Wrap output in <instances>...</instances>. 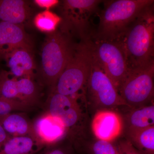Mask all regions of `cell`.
<instances>
[{
    "instance_id": "27",
    "label": "cell",
    "mask_w": 154,
    "mask_h": 154,
    "mask_svg": "<svg viewBox=\"0 0 154 154\" xmlns=\"http://www.w3.org/2000/svg\"></svg>"
},
{
    "instance_id": "15",
    "label": "cell",
    "mask_w": 154,
    "mask_h": 154,
    "mask_svg": "<svg viewBox=\"0 0 154 154\" xmlns=\"http://www.w3.org/2000/svg\"><path fill=\"white\" fill-rule=\"evenodd\" d=\"M5 59L13 76L32 79L36 68L32 51L22 48L15 50L6 56Z\"/></svg>"
},
{
    "instance_id": "5",
    "label": "cell",
    "mask_w": 154,
    "mask_h": 154,
    "mask_svg": "<svg viewBox=\"0 0 154 154\" xmlns=\"http://www.w3.org/2000/svg\"><path fill=\"white\" fill-rule=\"evenodd\" d=\"M93 61L85 40L75 45L71 57L51 92L69 96L84 95Z\"/></svg>"
},
{
    "instance_id": "19",
    "label": "cell",
    "mask_w": 154,
    "mask_h": 154,
    "mask_svg": "<svg viewBox=\"0 0 154 154\" xmlns=\"http://www.w3.org/2000/svg\"><path fill=\"white\" fill-rule=\"evenodd\" d=\"M76 154H119L114 142L86 137L72 142Z\"/></svg>"
},
{
    "instance_id": "22",
    "label": "cell",
    "mask_w": 154,
    "mask_h": 154,
    "mask_svg": "<svg viewBox=\"0 0 154 154\" xmlns=\"http://www.w3.org/2000/svg\"><path fill=\"white\" fill-rule=\"evenodd\" d=\"M46 147L41 154H76L72 142L69 140Z\"/></svg>"
},
{
    "instance_id": "14",
    "label": "cell",
    "mask_w": 154,
    "mask_h": 154,
    "mask_svg": "<svg viewBox=\"0 0 154 154\" xmlns=\"http://www.w3.org/2000/svg\"><path fill=\"white\" fill-rule=\"evenodd\" d=\"M122 107L123 112L120 114L123 119V134L154 125V102L137 108H130L126 106Z\"/></svg>"
},
{
    "instance_id": "11",
    "label": "cell",
    "mask_w": 154,
    "mask_h": 154,
    "mask_svg": "<svg viewBox=\"0 0 154 154\" xmlns=\"http://www.w3.org/2000/svg\"><path fill=\"white\" fill-rule=\"evenodd\" d=\"M91 125L94 137L100 140L114 142L123 134V119L116 110H97Z\"/></svg>"
},
{
    "instance_id": "6",
    "label": "cell",
    "mask_w": 154,
    "mask_h": 154,
    "mask_svg": "<svg viewBox=\"0 0 154 154\" xmlns=\"http://www.w3.org/2000/svg\"><path fill=\"white\" fill-rule=\"evenodd\" d=\"M84 96L88 110L94 113L101 110H116L126 106L113 82L94 59Z\"/></svg>"
},
{
    "instance_id": "9",
    "label": "cell",
    "mask_w": 154,
    "mask_h": 154,
    "mask_svg": "<svg viewBox=\"0 0 154 154\" xmlns=\"http://www.w3.org/2000/svg\"><path fill=\"white\" fill-rule=\"evenodd\" d=\"M102 1L66 0L63 2L61 31L69 35L75 33L83 41L89 38V20Z\"/></svg>"
},
{
    "instance_id": "21",
    "label": "cell",
    "mask_w": 154,
    "mask_h": 154,
    "mask_svg": "<svg viewBox=\"0 0 154 154\" xmlns=\"http://www.w3.org/2000/svg\"><path fill=\"white\" fill-rule=\"evenodd\" d=\"M61 22V18L49 10L37 14L34 19L36 28L42 32L48 33L54 32Z\"/></svg>"
},
{
    "instance_id": "8",
    "label": "cell",
    "mask_w": 154,
    "mask_h": 154,
    "mask_svg": "<svg viewBox=\"0 0 154 154\" xmlns=\"http://www.w3.org/2000/svg\"><path fill=\"white\" fill-rule=\"evenodd\" d=\"M154 62L144 67L130 69L118 89L126 106L137 108L154 102Z\"/></svg>"
},
{
    "instance_id": "12",
    "label": "cell",
    "mask_w": 154,
    "mask_h": 154,
    "mask_svg": "<svg viewBox=\"0 0 154 154\" xmlns=\"http://www.w3.org/2000/svg\"><path fill=\"white\" fill-rule=\"evenodd\" d=\"M21 25L0 22V59L18 49L32 51L31 39Z\"/></svg>"
},
{
    "instance_id": "2",
    "label": "cell",
    "mask_w": 154,
    "mask_h": 154,
    "mask_svg": "<svg viewBox=\"0 0 154 154\" xmlns=\"http://www.w3.org/2000/svg\"><path fill=\"white\" fill-rule=\"evenodd\" d=\"M153 0L105 1L98 31L94 38L114 40L141 12L153 5Z\"/></svg>"
},
{
    "instance_id": "24",
    "label": "cell",
    "mask_w": 154,
    "mask_h": 154,
    "mask_svg": "<svg viewBox=\"0 0 154 154\" xmlns=\"http://www.w3.org/2000/svg\"><path fill=\"white\" fill-rule=\"evenodd\" d=\"M114 143L119 154H142L124 137H121Z\"/></svg>"
},
{
    "instance_id": "20",
    "label": "cell",
    "mask_w": 154,
    "mask_h": 154,
    "mask_svg": "<svg viewBox=\"0 0 154 154\" xmlns=\"http://www.w3.org/2000/svg\"><path fill=\"white\" fill-rule=\"evenodd\" d=\"M123 134L141 154H154V125Z\"/></svg>"
},
{
    "instance_id": "17",
    "label": "cell",
    "mask_w": 154,
    "mask_h": 154,
    "mask_svg": "<svg viewBox=\"0 0 154 154\" xmlns=\"http://www.w3.org/2000/svg\"><path fill=\"white\" fill-rule=\"evenodd\" d=\"M28 2L22 0H0V20L21 25L30 18Z\"/></svg>"
},
{
    "instance_id": "3",
    "label": "cell",
    "mask_w": 154,
    "mask_h": 154,
    "mask_svg": "<svg viewBox=\"0 0 154 154\" xmlns=\"http://www.w3.org/2000/svg\"><path fill=\"white\" fill-rule=\"evenodd\" d=\"M75 45L62 31L48 33L42 45L39 80L52 91L71 57Z\"/></svg>"
},
{
    "instance_id": "26",
    "label": "cell",
    "mask_w": 154,
    "mask_h": 154,
    "mask_svg": "<svg viewBox=\"0 0 154 154\" xmlns=\"http://www.w3.org/2000/svg\"><path fill=\"white\" fill-rule=\"evenodd\" d=\"M10 137V136L6 132L2 126L0 124V144L5 141Z\"/></svg>"
},
{
    "instance_id": "25",
    "label": "cell",
    "mask_w": 154,
    "mask_h": 154,
    "mask_svg": "<svg viewBox=\"0 0 154 154\" xmlns=\"http://www.w3.org/2000/svg\"><path fill=\"white\" fill-rule=\"evenodd\" d=\"M34 2L38 7L48 10L50 8L57 5L59 2L57 0H35Z\"/></svg>"
},
{
    "instance_id": "4",
    "label": "cell",
    "mask_w": 154,
    "mask_h": 154,
    "mask_svg": "<svg viewBox=\"0 0 154 154\" xmlns=\"http://www.w3.org/2000/svg\"><path fill=\"white\" fill-rule=\"evenodd\" d=\"M47 113L59 120L72 142L86 137L88 109L84 96H69L52 92Z\"/></svg>"
},
{
    "instance_id": "10",
    "label": "cell",
    "mask_w": 154,
    "mask_h": 154,
    "mask_svg": "<svg viewBox=\"0 0 154 154\" xmlns=\"http://www.w3.org/2000/svg\"><path fill=\"white\" fill-rule=\"evenodd\" d=\"M38 91V86L31 78H11L5 72L0 73V98L30 107L37 102Z\"/></svg>"
},
{
    "instance_id": "1",
    "label": "cell",
    "mask_w": 154,
    "mask_h": 154,
    "mask_svg": "<svg viewBox=\"0 0 154 154\" xmlns=\"http://www.w3.org/2000/svg\"><path fill=\"white\" fill-rule=\"evenodd\" d=\"M114 40L122 48L130 69L153 62V5L141 12Z\"/></svg>"
},
{
    "instance_id": "18",
    "label": "cell",
    "mask_w": 154,
    "mask_h": 154,
    "mask_svg": "<svg viewBox=\"0 0 154 154\" xmlns=\"http://www.w3.org/2000/svg\"><path fill=\"white\" fill-rule=\"evenodd\" d=\"M0 124L10 136L35 135L33 125L22 114L10 113L0 116Z\"/></svg>"
},
{
    "instance_id": "23",
    "label": "cell",
    "mask_w": 154,
    "mask_h": 154,
    "mask_svg": "<svg viewBox=\"0 0 154 154\" xmlns=\"http://www.w3.org/2000/svg\"><path fill=\"white\" fill-rule=\"evenodd\" d=\"M29 107L18 102L0 98V116L16 110H25Z\"/></svg>"
},
{
    "instance_id": "7",
    "label": "cell",
    "mask_w": 154,
    "mask_h": 154,
    "mask_svg": "<svg viewBox=\"0 0 154 154\" xmlns=\"http://www.w3.org/2000/svg\"><path fill=\"white\" fill-rule=\"evenodd\" d=\"M94 39L89 38L85 40L91 49L93 59L110 78L118 91L130 70L124 53L120 45L114 40Z\"/></svg>"
},
{
    "instance_id": "16",
    "label": "cell",
    "mask_w": 154,
    "mask_h": 154,
    "mask_svg": "<svg viewBox=\"0 0 154 154\" xmlns=\"http://www.w3.org/2000/svg\"><path fill=\"white\" fill-rule=\"evenodd\" d=\"M44 147L35 135L10 136L0 144V154H36Z\"/></svg>"
},
{
    "instance_id": "13",
    "label": "cell",
    "mask_w": 154,
    "mask_h": 154,
    "mask_svg": "<svg viewBox=\"0 0 154 154\" xmlns=\"http://www.w3.org/2000/svg\"><path fill=\"white\" fill-rule=\"evenodd\" d=\"M33 127L36 137L45 146L57 143L67 136L62 123L48 113L38 118Z\"/></svg>"
}]
</instances>
